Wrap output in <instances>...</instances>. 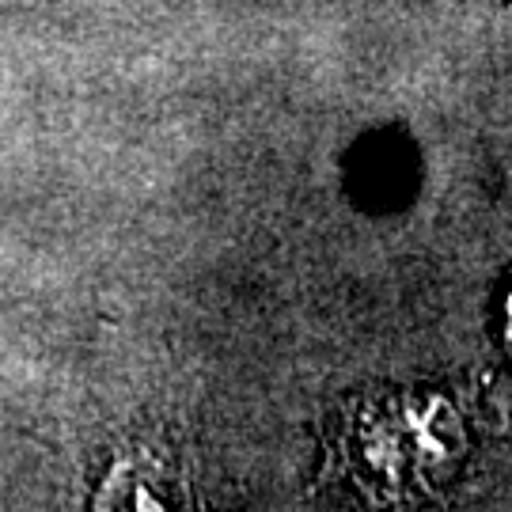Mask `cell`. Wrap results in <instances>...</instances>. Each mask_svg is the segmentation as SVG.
<instances>
[{"label": "cell", "mask_w": 512, "mask_h": 512, "mask_svg": "<svg viewBox=\"0 0 512 512\" xmlns=\"http://www.w3.org/2000/svg\"><path fill=\"white\" fill-rule=\"evenodd\" d=\"M501 346H505L512 361V277L509 285H505V296H501Z\"/></svg>", "instance_id": "1"}]
</instances>
